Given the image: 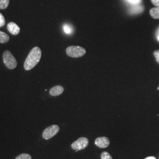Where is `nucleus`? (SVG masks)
<instances>
[{
	"instance_id": "obj_19",
	"label": "nucleus",
	"mask_w": 159,
	"mask_h": 159,
	"mask_svg": "<svg viewBox=\"0 0 159 159\" xmlns=\"http://www.w3.org/2000/svg\"><path fill=\"white\" fill-rule=\"evenodd\" d=\"M152 4L156 7H159V0H151Z\"/></svg>"
},
{
	"instance_id": "obj_1",
	"label": "nucleus",
	"mask_w": 159,
	"mask_h": 159,
	"mask_svg": "<svg viewBox=\"0 0 159 159\" xmlns=\"http://www.w3.org/2000/svg\"><path fill=\"white\" fill-rule=\"evenodd\" d=\"M41 57V50L39 47H35L33 48L29 53L27 57L24 67L25 70H30L39 63Z\"/></svg>"
},
{
	"instance_id": "obj_17",
	"label": "nucleus",
	"mask_w": 159,
	"mask_h": 159,
	"mask_svg": "<svg viewBox=\"0 0 159 159\" xmlns=\"http://www.w3.org/2000/svg\"><path fill=\"white\" fill-rule=\"evenodd\" d=\"M5 23H6V20H5L4 17L1 13H0V27L4 26L5 25Z\"/></svg>"
},
{
	"instance_id": "obj_9",
	"label": "nucleus",
	"mask_w": 159,
	"mask_h": 159,
	"mask_svg": "<svg viewBox=\"0 0 159 159\" xmlns=\"http://www.w3.org/2000/svg\"><path fill=\"white\" fill-rule=\"evenodd\" d=\"M144 10V7L141 6L140 4L139 5H135V6H132L130 10H129V12L131 14H140Z\"/></svg>"
},
{
	"instance_id": "obj_16",
	"label": "nucleus",
	"mask_w": 159,
	"mask_h": 159,
	"mask_svg": "<svg viewBox=\"0 0 159 159\" xmlns=\"http://www.w3.org/2000/svg\"><path fill=\"white\" fill-rule=\"evenodd\" d=\"M101 158L102 159H113L111 155L108 153V152H102L101 155Z\"/></svg>"
},
{
	"instance_id": "obj_23",
	"label": "nucleus",
	"mask_w": 159,
	"mask_h": 159,
	"mask_svg": "<svg viewBox=\"0 0 159 159\" xmlns=\"http://www.w3.org/2000/svg\"><path fill=\"white\" fill-rule=\"evenodd\" d=\"M157 90H159V87H158V88H157Z\"/></svg>"
},
{
	"instance_id": "obj_6",
	"label": "nucleus",
	"mask_w": 159,
	"mask_h": 159,
	"mask_svg": "<svg viewBox=\"0 0 159 159\" xmlns=\"http://www.w3.org/2000/svg\"><path fill=\"white\" fill-rule=\"evenodd\" d=\"M95 144L98 148H107L110 144V140L106 137H98L95 140Z\"/></svg>"
},
{
	"instance_id": "obj_8",
	"label": "nucleus",
	"mask_w": 159,
	"mask_h": 159,
	"mask_svg": "<svg viewBox=\"0 0 159 159\" xmlns=\"http://www.w3.org/2000/svg\"><path fill=\"white\" fill-rule=\"evenodd\" d=\"M64 91V88L61 85H57L51 88L50 94L52 96H57L61 94Z\"/></svg>"
},
{
	"instance_id": "obj_21",
	"label": "nucleus",
	"mask_w": 159,
	"mask_h": 159,
	"mask_svg": "<svg viewBox=\"0 0 159 159\" xmlns=\"http://www.w3.org/2000/svg\"><path fill=\"white\" fill-rule=\"evenodd\" d=\"M158 36H159V29H157V32H156V37H158Z\"/></svg>"
},
{
	"instance_id": "obj_10",
	"label": "nucleus",
	"mask_w": 159,
	"mask_h": 159,
	"mask_svg": "<svg viewBox=\"0 0 159 159\" xmlns=\"http://www.w3.org/2000/svg\"><path fill=\"white\" fill-rule=\"evenodd\" d=\"M150 14L154 19H159V7L152 8L150 10Z\"/></svg>"
},
{
	"instance_id": "obj_4",
	"label": "nucleus",
	"mask_w": 159,
	"mask_h": 159,
	"mask_svg": "<svg viewBox=\"0 0 159 159\" xmlns=\"http://www.w3.org/2000/svg\"><path fill=\"white\" fill-rule=\"evenodd\" d=\"M60 128L57 125H52L46 128L43 133V137L46 139L48 140L54 136L59 131Z\"/></svg>"
},
{
	"instance_id": "obj_15",
	"label": "nucleus",
	"mask_w": 159,
	"mask_h": 159,
	"mask_svg": "<svg viewBox=\"0 0 159 159\" xmlns=\"http://www.w3.org/2000/svg\"><path fill=\"white\" fill-rule=\"evenodd\" d=\"M16 159H31V156L29 154H21L18 156Z\"/></svg>"
},
{
	"instance_id": "obj_11",
	"label": "nucleus",
	"mask_w": 159,
	"mask_h": 159,
	"mask_svg": "<svg viewBox=\"0 0 159 159\" xmlns=\"http://www.w3.org/2000/svg\"><path fill=\"white\" fill-rule=\"evenodd\" d=\"M10 40V37L8 34L4 32L0 31V43H6Z\"/></svg>"
},
{
	"instance_id": "obj_14",
	"label": "nucleus",
	"mask_w": 159,
	"mask_h": 159,
	"mask_svg": "<svg viewBox=\"0 0 159 159\" xmlns=\"http://www.w3.org/2000/svg\"><path fill=\"white\" fill-rule=\"evenodd\" d=\"M125 2L131 6H135V5H139L141 4L142 0H125Z\"/></svg>"
},
{
	"instance_id": "obj_5",
	"label": "nucleus",
	"mask_w": 159,
	"mask_h": 159,
	"mask_svg": "<svg viewBox=\"0 0 159 159\" xmlns=\"http://www.w3.org/2000/svg\"><path fill=\"white\" fill-rule=\"evenodd\" d=\"M89 144V140L85 137H80L78 140L72 143L71 148L76 152L83 150Z\"/></svg>"
},
{
	"instance_id": "obj_20",
	"label": "nucleus",
	"mask_w": 159,
	"mask_h": 159,
	"mask_svg": "<svg viewBox=\"0 0 159 159\" xmlns=\"http://www.w3.org/2000/svg\"><path fill=\"white\" fill-rule=\"evenodd\" d=\"M144 159H156V158L153 156H150V157H148Z\"/></svg>"
},
{
	"instance_id": "obj_2",
	"label": "nucleus",
	"mask_w": 159,
	"mask_h": 159,
	"mask_svg": "<svg viewBox=\"0 0 159 159\" xmlns=\"http://www.w3.org/2000/svg\"><path fill=\"white\" fill-rule=\"evenodd\" d=\"M66 53L69 57L79 58L84 56L86 53L85 48L80 46H71L66 49Z\"/></svg>"
},
{
	"instance_id": "obj_18",
	"label": "nucleus",
	"mask_w": 159,
	"mask_h": 159,
	"mask_svg": "<svg viewBox=\"0 0 159 159\" xmlns=\"http://www.w3.org/2000/svg\"><path fill=\"white\" fill-rule=\"evenodd\" d=\"M154 56L156 59L157 62L159 64V50H157L154 52Z\"/></svg>"
},
{
	"instance_id": "obj_12",
	"label": "nucleus",
	"mask_w": 159,
	"mask_h": 159,
	"mask_svg": "<svg viewBox=\"0 0 159 159\" xmlns=\"http://www.w3.org/2000/svg\"><path fill=\"white\" fill-rule=\"evenodd\" d=\"M63 31L66 34L70 35L72 34L73 32V27L70 25H69L68 24H66L63 25Z\"/></svg>"
},
{
	"instance_id": "obj_13",
	"label": "nucleus",
	"mask_w": 159,
	"mask_h": 159,
	"mask_svg": "<svg viewBox=\"0 0 159 159\" xmlns=\"http://www.w3.org/2000/svg\"><path fill=\"white\" fill-rule=\"evenodd\" d=\"M10 3V0H0V9H6Z\"/></svg>"
},
{
	"instance_id": "obj_3",
	"label": "nucleus",
	"mask_w": 159,
	"mask_h": 159,
	"mask_svg": "<svg viewBox=\"0 0 159 159\" xmlns=\"http://www.w3.org/2000/svg\"><path fill=\"white\" fill-rule=\"evenodd\" d=\"M3 61L6 67L9 69L12 70L17 67V61L10 51L7 50L4 52Z\"/></svg>"
},
{
	"instance_id": "obj_7",
	"label": "nucleus",
	"mask_w": 159,
	"mask_h": 159,
	"mask_svg": "<svg viewBox=\"0 0 159 159\" xmlns=\"http://www.w3.org/2000/svg\"><path fill=\"white\" fill-rule=\"evenodd\" d=\"M7 29L11 34L14 35H17L20 32V29L19 26L14 22H10L8 24Z\"/></svg>"
},
{
	"instance_id": "obj_22",
	"label": "nucleus",
	"mask_w": 159,
	"mask_h": 159,
	"mask_svg": "<svg viewBox=\"0 0 159 159\" xmlns=\"http://www.w3.org/2000/svg\"><path fill=\"white\" fill-rule=\"evenodd\" d=\"M157 40H158V41H159V36L157 37Z\"/></svg>"
}]
</instances>
